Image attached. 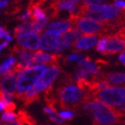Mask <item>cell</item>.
<instances>
[{
  "mask_svg": "<svg viewBox=\"0 0 125 125\" xmlns=\"http://www.w3.org/2000/svg\"><path fill=\"white\" fill-rule=\"evenodd\" d=\"M80 58H81V55H71L67 57L66 61H75L80 59Z\"/></svg>",
  "mask_w": 125,
  "mask_h": 125,
  "instance_id": "484cf974",
  "label": "cell"
},
{
  "mask_svg": "<svg viewBox=\"0 0 125 125\" xmlns=\"http://www.w3.org/2000/svg\"><path fill=\"white\" fill-rule=\"evenodd\" d=\"M8 5V1L7 0H3V1H0V9L3 7H5Z\"/></svg>",
  "mask_w": 125,
  "mask_h": 125,
  "instance_id": "f1b7e54d",
  "label": "cell"
},
{
  "mask_svg": "<svg viewBox=\"0 0 125 125\" xmlns=\"http://www.w3.org/2000/svg\"><path fill=\"white\" fill-rule=\"evenodd\" d=\"M96 51L103 54V53L104 52L105 47H106V38H105V37H102V38H100L98 41H96Z\"/></svg>",
  "mask_w": 125,
  "mask_h": 125,
  "instance_id": "ffe728a7",
  "label": "cell"
},
{
  "mask_svg": "<svg viewBox=\"0 0 125 125\" xmlns=\"http://www.w3.org/2000/svg\"><path fill=\"white\" fill-rule=\"evenodd\" d=\"M60 43V38L45 31L39 41V47L44 51H55Z\"/></svg>",
  "mask_w": 125,
  "mask_h": 125,
  "instance_id": "30bf717a",
  "label": "cell"
},
{
  "mask_svg": "<svg viewBox=\"0 0 125 125\" xmlns=\"http://www.w3.org/2000/svg\"><path fill=\"white\" fill-rule=\"evenodd\" d=\"M58 115L63 120L64 119L65 120H71V119H73L74 117V113L71 112V111H62V112L58 114Z\"/></svg>",
  "mask_w": 125,
  "mask_h": 125,
  "instance_id": "44dd1931",
  "label": "cell"
},
{
  "mask_svg": "<svg viewBox=\"0 0 125 125\" xmlns=\"http://www.w3.org/2000/svg\"><path fill=\"white\" fill-rule=\"evenodd\" d=\"M61 55L58 54L49 55L43 52L41 50H37L33 54L32 62L33 65H50V66H55L59 67V60Z\"/></svg>",
  "mask_w": 125,
  "mask_h": 125,
  "instance_id": "ba28073f",
  "label": "cell"
},
{
  "mask_svg": "<svg viewBox=\"0 0 125 125\" xmlns=\"http://www.w3.org/2000/svg\"><path fill=\"white\" fill-rule=\"evenodd\" d=\"M98 36L93 35V34H83L81 39L77 41L73 47L75 48V51H83V50H88L89 48L93 47L96 45L97 41Z\"/></svg>",
  "mask_w": 125,
  "mask_h": 125,
  "instance_id": "8fae6325",
  "label": "cell"
},
{
  "mask_svg": "<svg viewBox=\"0 0 125 125\" xmlns=\"http://www.w3.org/2000/svg\"><path fill=\"white\" fill-rule=\"evenodd\" d=\"M71 28H72V25L68 21H61L51 23L46 31L55 35V36L59 37L62 33H64L65 31L70 30Z\"/></svg>",
  "mask_w": 125,
  "mask_h": 125,
  "instance_id": "7c38bea8",
  "label": "cell"
},
{
  "mask_svg": "<svg viewBox=\"0 0 125 125\" xmlns=\"http://www.w3.org/2000/svg\"><path fill=\"white\" fill-rule=\"evenodd\" d=\"M7 36H9V32L4 27H0V38H6Z\"/></svg>",
  "mask_w": 125,
  "mask_h": 125,
  "instance_id": "cb8c5ba5",
  "label": "cell"
},
{
  "mask_svg": "<svg viewBox=\"0 0 125 125\" xmlns=\"http://www.w3.org/2000/svg\"><path fill=\"white\" fill-rule=\"evenodd\" d=\"M48 21H49V19L47 18V17L43 19V20H39V21H32L31 22V30L39 34L41 33L42 31H44L45 28H46V26H47Z\"/></svg>",
  "mask_w": 125,
  "mask_h": 125,
  "instance_id": "e0dca14e",
  "label": "cell"
},
{
  "mask_svg": "<svg viewBox=\"0 0 125 125\" xmlns=\"http://www.w3.org/2000/svg\"><path fill=\"white\" fill-rule=\"evenodd\" d=\"M45 70L46 66L44 65H34L21 71L17 76V88L14 96L16 98L21 100V97L39 81Z\"/></svg>",
  "mask_w": 125,
  "mask_h": 125,
  "instance_id": "3957f363",
  "label": "cell"
},
{
  "mask_svg": "<svg viewBox=\"0 0 125 125\" xmlns=\"http://www.w3.org/2000/svg\"><path fill=\"white\" fill-rule=\"evenodd\" d=\"M17 115H15L13 112H5L2 115L1 120L3 123H13L16 120Z\"/></svg>",
  "mask_w": 125,
  "mask_h": 125,
  "instance_id": "d6986e66",
  "label": "cell"
},
{
  "mask_svg": "<svg viewBox=\"0 0 125 125\" xmlns=\"http://www.w3.org/2000/svg\"><path fill=\"white\" fill-rule=\"evenodd\" d=\"M93 122L100 125H115L122 123L124 112L105 105L100 102L98 107L92 112Z\"/></svg>",
  "mask_w": 125,
  "mask_h": 125,
  "instance_id": "5b68a950",
  "label": "cell"
},
{
  "mask_svg": "<svg viewBox=\"0 0 125 125\" xmlns=\"http://www.w3.org/2000/svg\"><path fill=\"white\" fill-rule=\"evenodd\" d=\"M115 7L119 8V9H122V10H124L125 8V2L123 0H115Z\"/></svg>",
  "mask_w": 125,
  "mask_h": 125,
  "instance_id": "603a6c76",
  "label": "cell"
},
{
  "mask_svg": "<svg viewBox=\"0 0 125 125\" xmlns=\"http://www.w3.org/2000/svg\"><path fill=\"white\" fill-rule=\"evenodd\" d=\"M43 1H44V2H45V1H46V0H43Z\"/></svg>",
  "mask_w": 125,
  "mask_h": 125,
  "instance_id": "e575fe53",
  "label": "cell"
},
{
  "mask_svg": "<svg viewBox=\"0 0 125 125\" xmlns=\"http://www.w3.org/2000/svg\"><path fill=\"white\" fill-rule=\"evenodd\" d=\"M0 125H19L16 122H13V123H2Z\"/></svg>",
  "mask_w": 125,
  "mask_h": 125,
  "instance_id": "4dcf8cb0",
  "label": "cell"
},
{
  "mask_svg": "<svg viewBox=\"0 0 125 125\" xmlns=\"http://www.w3.org/2000/svg\"><path fill=\"white\" fill-rule=\"evenodd\" d=\"M76 14L100 23H112L119 28L124 27V10L112 5L82 3L79 5Z\"/></svg>",
  "mask_w": 125,
  "mask_h": 125,
  "instance_id": "6da1fadb",
  "label": "cell"
},
{
  "mask_svg": "<svg viewBox=\"0 0 125 125\" xmlns=\"http://www.w3.org/2000/svg\"><path fill=\"white\" fill-rule=\"evenodd\" d=\"M54 4L58 12L62 10H67L70 12L71 14H76L79 8L78 4L70 2L67 0H54Z\"/></svg>",
  "mask_w": 125,
  "mask_h": 125,
  "instance_id": "9a60e30c",
  "label": "cell"
},
{
  "mask_svg": "<svg viewBox=\"0 0 125 125\" xmlns=\"http://www.w3.org/2000/svg\"><path fill=\"white\" fill-rule=\"evenodd\" d=\"M82 36H83V34L81 33L79 30L75 29V28H71L70 30H68L67 31H65L64 33H62L61 35L62 39L70 45V47L71 46L73 47L77 43V41L81 39V38Z\"/></svg>",
  "mask_w": 125,
  "mask_h": 125,
  "instance_id": "5bb4252c",
  "label": "cell"
},
{
  "mask_svg": "<svg viewBox=\"0 0 125 125\" xmlns=\"http://www.w3.org/2000/svg\"><path fill=\"white\" fill-rule=\"evenodd\" d=\"M105 0H83V3L85 4H100Z\"/></svg>",
  "mask_w": 125,
  "mask_h": 125,
  "instance_id": "4316f807",
  "label": "cell"
},
{
  "mask_svg": "<svg viewBox=\"0 0 125 125\" xmlns=\"http://www.w3.org/2000/svg\"><path fill=\"white\" fill-rule=\"evenodd\" d=\"M125 54H124V51H123V53H122V54H121L120 55V56H119V60H120V62H122V63H123V64H124V58H125Z\"/></svg>",
  "mask_w": 125,
  "mask_h": 125,
  "instance_id": "83f0119b",
  "label": "cell"
},
{
  "mask_svg": "<svg viewBox=\"0 0 125 125\" xmlns=\"http://www.w3.org/2000/svg\"><path fill=\"white\" fill-rule=\"evenodd\" d=\"M17 88V73H13L8 75L4 76L0 80V90L5 93L15 96Z\"/></svg>",
  "mask_w": 125,
  "mask_h": 125,
  "instance_id": "9c48e42d",
  "label": "cell"
},
{
  "mask_svg": "<svg viewBox=\"0 0 125 125\" xmlns=\"http://www.w3.org/2000/svg\"><path fill=\"white\" fill-rule=\"evenodd\" d=\"M18 39V44L23 48L31 51H37L39 48L40 37L39 33L33 31H28L21 32L16 37Z\"/></svg>",
  "mask_w": 125,
  "mask_h": 125,
  "instance_id": "52a82bcc",
  "label": "cell"
},
{
  "mask_svg": "<svg viewBox=\"0 0 125 125\" xmlns=\"http://www.w3.org/2000/svg\"><path fill=\"white\" fill-rule=\"evenodd\" d=\"M67 1H70V2H74V3H76V2H79V1H81V0H67Z\"/></svg>",
  "mask_w": 125,
  "mask_h": 125,
  "instance_id": "1f68e13d",
  "label": "cell"
},
{
  "mask_svg": "<svg viewBox=\"0 0 125 125\" xmlns=\"http://www.w3.org/2000/svg\"><path fill=\"white\" fill-rule=\"evenodd\" d=\"M32 31L31 30V25L30 21H24L23 23H21V25L17 26L13 31V33H14V37H17L19 34H21V32H24V31Z\"/></svg>",
  "mask_w": 125,
  "mask_h": 125,
  "instance_id": "ac0fdd59",
  "label": "cell"
},
{
  "mask_svg": "<svg viewBox=\"0 0 125 125\" xmlns=\"http://www.w3.org/2000/svg\"><path fill=\"white\" fill-rule=\"evenodd\" d=\"M124 27H122L115 34L106 36V47L103 53L104 55H115L118 52L123 51L124 42Z\"/></svg>",
  "mask_w": 125,
  "mask_h": 125,
  "instance_id": "8992f818",
  "label": "cell"
},
{
  "mask_svg": "<svg viewBox=\"0 0 125 125\" xmlns=\"http://www.w3.org/2000/svg\"><path fill=\"white\" fill-rule=\"evenodd\" d=\"M95 98L102 102L105 105L121 110L124 112L125 88L124 87L110 86L98 91L95 95Z\"/></svg>",
  "mask_w": 125,
  "mask_h": 125,
  "instance_id": "277c9868",
  "label": "cell"
},
{
  "mask_svg": "<svg viewBox=\"0 0 125 125\" xmlns=\"http://www.w3.org/2000/svg\"><path fill=\"white\" fill-rule=\"evenodd\" d=\"M49 120L52 121V122H55V123H58V124H63V123H64V120L62 119V118L58 115L57 113H54V114L49 115Z\"/></svg>",
  "mask_w": 125,
  "mask_h": 125,
  "instance_id": "7402d4cb",
  "label": "cell"
},
{
  "mask_svg": "<svg viewBox=\"0 0 125 125\" xmlns=\"http://www.w3.org/2000/svg\"><path fill=\"white\" fill-rule=\"evenodd\" d=\"M2 109H3V108H2V104H0V110H2Z\"/></svg>",
  "mask_w": 125,
  "mask_h": 125,
  "instance_id": "836d02e7",
  "label": "cell"
},
{
  "mask_svg": "<svg viewBox=\"0 0 125 125\" xmlns=\"http://www.w3.org/2000/svg\"><path fill=\"white\" fill-rule=\"evenodd\" d=\"M45 114H47V115H51V114H54V113H57L56 112V109H53V108H50V107L47 106L45 107L44 109H43Z\"/></svg>",
  "mask_w": 125,
  "mask_h": 125,
  "instance_id": "d4e9b609",
  "label": "cell"
},
{
  "mask_svg": "<svg viewBox=\"0 0 125 125\" xmlns=\"http://www.w3.org/2000/svg\"><path fill=\"white\" fill-rule=\"evenodd\" d=\"M99 80H103L109 84H124V73H99Z\"/></svg>",
  "mask_w": 125,
  "mask_h": 125,
  "instance_id": "4fadbf2b",
  "label": "cell"
},
{
  "mask_svg": "<svg viewBox=\"0 0 125 125\" xmlns=\"http://www.w3.org/2000/svg\"><path fill=\"white\" fill-rule=\"evenodd\" d=\"M93 125H100V124H98V123H95V122H93ZM120 125H123V124L121 123Z\"/></svg>",
  "mask_w": 125,
  "mask_h": 125,
  "instance_id": "d6a6232c",
  "label": "cell"
},
{
  "mask_svg": "<svg viewBox=\"0 0 125 125\" xmlns=\"http://www.w3.org/2000/svg\"><path fill=\"white\" fill-rule=\"evenodd\" d=\"M54 94L56 104L65 111L76 110L87 102L85 93L73 83V76L67 74L62 77L60 85Z\"/></svg>",
  "mask_w": 125,
  "mask_h": 125,
  "instance_id": "7a4b0ae2",
  "label": "cell"
},
{
  "mask_svg": "<svg viewBox=\"0 0 125 125\" xmlns=\"http://www.w3.org/2000/svg\"><path fill=\"white\" fill-rule=\"evenodd\" d=\"M16 123L19 125H36L37 122L25 110H19L16 118Z\"/></svg>",
  "mask_w": 125,
  "mask_h": 125,
  "instance_id": "2e32d148",
  "label": "cell"
},
{
  "mask_svg": "<svg viewBox=\"0 0 125 125\" xmlns=\"http://www.w3.org/2000/svg\"><path fill=\"white\" fill-rule=\"evenodd\" d=\"M7 45H8V41H5V42H3L2 44L0 45V52H1V50L4 48V47H7Z\"/></svg>",
  "mask_w": 125,
  "mask_h": 125,
  "instance_id": "f546056e",
  "label": "cell"
}]
</instances>
